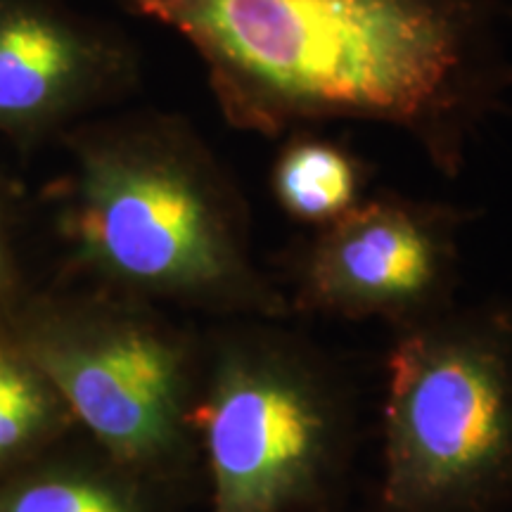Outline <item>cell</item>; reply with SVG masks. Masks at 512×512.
<instances>
[{"label": "cell", "mask_w": 512, "mask_h": 512, "mask_svg": "<svg viewBox=\"0 0 512 512\" xmlns=\"http://www.w3.org/2000/svg\"><path fill=\"white\" fill-rule=\"evenodd\" d=\"M174 31L235 131L377 124L458 178L512 95L505 0H110Z\"/></svg>", "instance_id": "6da1fadb"}, {"label": "cell", "mask_w": 512, "mask_h": 512, "mask_svg": "<svg viewBox=\"0 0 512 512\" xmlns=\"http://www.w3.org/2000/svg\"><path fill=\"white\" fill-rule=\"evenodd\" d=\"M72 152L67 233L83 266L143 297L235 318L287 320L283 287L254 259L238 181L181 114H100L62 138Z\"/></svg>", "instance_id": "7a4b0ae2"}, {"label": "cell", "mask_w": 512, "mask_h": 512, "mask_svg": "<svg viewBox=\"0 0 512 512\" xmlns=\"http://www.w3.org/2000/svg\"><path fill=\"white\" fill-rule=\"evenodd\" d=\"M384 512L512 501V311L451 309L399 330L384 396Z\"/></svg>", "instance_id": "3957f363"}, {"label": "cell", "mask_w": 512, "mask_h": 512, "mask_svg": "<svg viewBox=\"0 0 512 512\" xmlns=\"http://www.w3.org/2000/svg\"><path fill=\"white\" fill-rule=\"evenodd\" d=\"M283 320L240 318L216 344L192 408L211 477V512H306L347 456L342 384Z\"/></svg>", "instance_id": "277c9868"}, {"label": "cell", "mask_w": 512, "mask_h": 512, "mask_svg": "<svg viewBox=\"0 0 512 512\" xmlns=\"http://www.w3.org/2000/svg\"><path fill=\"white\" fill-rule=\"evenodd\" d=\"M465 223L456 204L380 190L294 245L280 287L292 313L411 328L453 306Z\"/></svg>", "instance_id": "5b68a950"}, {"label": "cell", "mask_w": 512, "mask_h": 512, "mask_svg": "<svg viewBox=\"0 0 512 512\" xmlns=\"http://www.w3.org/2000/svg\"><path fill=\"white\" fill-rule=\"evenodd\" d=\"M76 418L121 465L178 456L190 425L183 344L138 313L83 320L43 351Z\"/></svg>", "instance_id": "8992f818"}, {"label": "cell", "mask_w": 512, "mask_h": 512, "mask_svg": "<svg viewBox=\"0 0 512 512\" xmlns=\"http://www.w3.org/2000/svg\"><path fill=\"white\" fill-rule=\"evenodd\" d=\"M140 55L67 0H0V136H67L136 91Z\"/></svg>", "instance_id": "52a82bcc"}, {"label": "cell", "mask_w": 512, "mask_h": 512, "mask_svg": "<svg viewBox=\"0 0 512 512\" xmlns=\"http://www.w3.org/2000/svg\"><path fill=\"white\" fill-rule=\"evenodd\" d=\"M373 166L349 143L304 128L285 136L271 164V195L287 219L325 228L370 195Z\"/></svg>", "instance_id": "ba28073f"}, {"label": "cell", "mask_w": 512, "mask_h": 512, "mask_svg": "<svg viewBox=\"0 0 512 512\" xmlns=\"http://www.w3.org/2000/svg\"><path fill=\"white\" fill-rule=\"evenodd\" d=\"M0 512H143L131 486L98 475L43 479L0 503Z\"/></svg>", "instance_id": "9c48e42d"}, {"label": "cell", "mask_w": 512, "mask_h": 512, "mask_svg": "<svg viewBox=\"0 0 512 512\" xmlns=\"http://www.w3.org/2000/svg\"><path fill=\"white\" fill-rule=\"evenodd\" d=\"M46 413V396H41L34 380L0 361V456L22 444Z\"/></svg>", "instance_id": "30bf717a"}]
</instances>
